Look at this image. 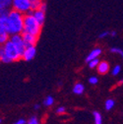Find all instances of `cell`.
<instances>
[{
	"mask_svg": "<svg viewBox=\"0 0 123 124\" xmlns=\"http://www.w3.org/2000/svg\"><path fill=\"white\" fill-rule=\"evenodd\" d=\"M114 105H115V101L113 100H111V99L107 100L105 101V103H104V107H105L106 110H111L112 108L114 107Z\"/></svg>",
	"mask_w": 123,
	"mask_h": 124,
	"instance_id": "cell-15",
	"label": "cell"
},
{
	"mask_svg": "<svg viewBox=\"0 0 123 124\" xmlns=\"http://www.w3.org/2000/svg\"><path fill=\"white\" fill-rule=\"evenodd\" d=\"M42 1H38V2H32V10L36 11V10H38L40 5H41Z\"/></svg>",
	"mask_w": 123,
	"mask_h": 124,
	"instance_id": "cell-20",
	"label": "cell"
},
{
	"mask_svg": "<svg viewBox=\"0 0 123 124\" xmlns=\"http://www.w3.org/2000/svg\"><path fill=\"white\" fill-rule=\"evenodd\" d=\"M93 117H94L95 124H102V116H101V113L100 112L94 111L93 112Z\"/></svg>",
	"mask_w": 123,
	"mask_h": 124,
	"instance_id": "cell-13",
	"label": "cell"
},
{
	"mask_svg": "<svg viewBox=\"0 0 123 124\" xmlns=\"http://www.w3.org/2000/svg\"><path fill=\"white\" fill-rule=\"evenodd\" d=\"M34 17L37 19V21L42 26L44 24V21H45V12L41 11V10H36L35 13H34Z\"/></svg>",
	"mask_w": 123,
	"mask_h": 124,
	"instance_id": "cell-9",
	"label": "cell"
},
{
	"mask_svg": "<svg viewBox=\"0 0 123 124\" xmlns=\"http://www.w3.org/2000/svg\"><path fill=\"white\" fill-rule=\"evenodd\" d=\"M10 40L17 46L18 49L20 50L22 56H23V53L26 49V45H25V41H24V39H23V36L22 34H16V35H11V38H10Z\"/></svg>",
	"mask_w": 123,
	"mask_h": 124,
	"instance_id": "cell-5",
	"label": "cell"
},
{
	"mask_svg": "<svg viewBox=\"0 0 123 124\" xmlns=\"http://www.w3.org/2000/svg\"><path fill=\"white\" fill-rule=\"evenodd\" d=\"M32 2H38V1H42V0H31Z\"/></svg>",
	"mask_w": 123,
	"mask_h": 124,
	"instance_id": "cell-29",
	"label": "cell"
},
{
	"mask_svg": "<svg viewBox=\"0 0 123 124\" xmlns=\"http://www.w3.org/2000/svg\"><path fill=\"white\" fill-rule=\"evenodd\" d=\"M37 54V48H36V45L35 46H30V47H26L22 59H24L25 61H31L35 58Z\"/></svg>",
	"mask_w": 123,
	"mask_h": 124,
	"instance_id": "cell-7",
	"label": "cell"
},
{
	"mask_svg": "<svg viewBox=\"0 0 123 124\" xmlns=\"http://www.w3.org/2000/svg\"><path fill=\"white\" fill-rule=\"evenodd\" d=\"M110 52H112V53H116V54H119L120 56H122V57H123V50H122L121 48H119V47H111V48H110Z\"/></svg>",
	"mask_w": 123,
	"mask_h": 124,
	"instance_id": "cell-19",
	"label": "cell"
},
{
	"mask_svg": "<svg viewBox=\"0 0 123 124\" xmlns=\"http://www.w3.org/2000/svg\"><path fill=\"white\" fill-rule=\"evenodd\" d=\"M13 124H27V121L24 119V118H20L18 120H16Z\"/></svg>",
	"mask_w": 123,
	"mask_h": 124,
	"instance_id": "cell-25",
	"label": "cell"
},
{
	"mask_svg": "<svg viewBox=\"0 0 123 124\" xmlns=\"http://www.w3.org/2000/svg\"><path fill=\"white\" fill-rule=\"evenodd\" d=\"M118 84H119V85H122V84H123V79H122V80H121V81H120Z\"/></svg>",
	"mask_w": 123,
	"mask_h": 124,
	"instance_id": "cell-30",
	"label": "cell"
},
{
	"mask_svg": "<svg viewBox=\"0 0 123 124\" xmlns=\"http://www.w3.org/2000/svg\"><path fill=\"white\" fill-rule=\"evenodd\" d=\"M41 25L37 21L34 16L31 15H25V21H24V32L29 33L31 35H34L38 37L41 32Z\"/></svg>",
	"mask_w": 123,
	"mask_h": 124,
	"instance_id": "cell-2",
	"label": "cell"
},
{
	"mask_svg": "<svg viewBox=\"0 0 123 124\" xmlns=\"http://www.w3.org/2000/svg\"><path fill=\"white\" fill-rule=\"evenodd\" d=\"M65 112H66V108H65V106H59V107L56 108V113L59 114V115L64 114Z\"/></svg>",
	"mask_w": 123,
	"mask_h": 124,
	"instance_id": "cell-22",
	"label": "cell"
},
{
	"mask_svg": "<svg viewBox=\"0 0 123 124\" xmlns=\"http://www.w3.org/2000/svg\"><path fill=\"white\" fill-rule=\"evenodd\" d=\"M9 33H1L0 34V43H1L2 45L4 43H6L10 39H9Z\"/></svg>",
	"mask_w": 123,
	"mask_h": 124,
	"instance_id": "cell-16",
	"label": "cell"
},
{
	"mask_svg": "<svg viewBox=\"0 0 123 124\" xmlns=\"http://www.w3.org/2000/svg\"><path fill=\"white\" fill-rule=\"evenodd\" d=\"M24 21L25 15L16 10L12 9L8 15L7 31L10 35L22 34L24 32Z\"/></svg>",
	"mask_w": 123,
	"mask_h": 124,
	"instance_id": "cell-1",
	"label": "cell"
},
{
	"mask_svg": "<svg viewBox=\"0 0 123 124\" xmlns=\"http://www.w3.org/2000/svg\"><path fill=\"white\" fill-rule=\"evenodd\" d=\"M85 92V87L81 83H76L73 87V93L75 95H82Z\"/></svg>",
	"mask_w": 123,
	"mask_h": 124,
	"instance_id": "cell-11",
	"label": "cell"
},
{
	"mask_svg": "<svg viewBox=\"0 0 123 124\" xmlns=\"http://www.w3.org/2000/svg\"><path fill=\"white\" fill-rule=\"evenodd\" d=\"M120 71H121V66H120V65H116V66L112 69L111 74H112L113 76H117V75L120 73Z\"/></svg>",
	"mask_w": 123,
	"mask_h": 124,
	"instance_id": "cell-21",
	"label": "cell"
},
{
	"mask_svg": "<svg viewBox=\"0 0 123 124\" xmlns=\"http://www.w3.org/2000/svg\"><path fill=\"white\" fill-rule=\"evenodd\" d=\"M39 107H40V105H39V104H35V105H34V108H35L36 110H37V109H38Z\"/></svg>",
	"mask_w": 123,
	"mask_h": 124,
	"instance_id": "cell-28",
	"label": "cell"
},
{
	"mask_svg": "<svg viewBox=\"0 0 123 124\" xmlns=\"http://www.w3.org/2000/svg\"><path fill=\"white\" fill-rule=\"evenodd\" d=\"M1 48L3 49L5 55L7 56V58L9 59L10 62H14V61H18L22 58V54L20 52V50L18 49V47L15 45L10 39L4 43Z\"/></svg>",
	"mask_w": 123,
	"mask_h": 124,
	"instance_id": "cell-3",
	"label": "cell"
},
{
	"mask_svg": "<svg viewBox=\"0 0 123 124\" xmlns=\"http://www.w3.org/2000/svg\"><path fill=\"white\" fill-rule=\"evenodd\" d=\"M89 83L91 85H97L99 83V79L97 78V77H91V78L89 79Z\"/></svg>",
	"mask_w": 123,
	"mask_h": 124,
	"instance_id": "cell-23",
	"label": "cell"
},
{
	"mask_svg": "<svg viewBox=\"0 0 123 124\" xmlns=\"http://www.w3.org/2000/svg\"><path fill=\"white\" fill-rule=\"evenodd\" d=\"M99 64H100V60H99V58L94 59V60H91L90 62H88V65H89L90 68H97V67L99 66Z\"/></svg>",
	"mask_w": 123,
	"mask_h": 124,
	"instance_id": "cell-17",
	"label": "cell"
},
{
	"mask_svg": "<svg viewBox=\"0 0 123 124\" xmlns=\"http://www.w3.org/2000/svg\"><path fill=\"white\" fill-rule=\"evenodd\" d=\"M97 68H98V72L100 74H105L109 70V64L105 61H102V62H100V64Z\"/></svg>",
	"mask_w": 123,
	"mask_h": 124,
	"instance_id": "cell-10",
	"label": "cell"
},
{
	"mask_svg": "<svg viewBox=\"0 0 123 124\" xmlns=\"http://www.w3.org/2000/svg\"><path fill=\"white\" fill-rule=\"evenodd\" d=\"M39 10H41V11H43V12L46 11V4L42 2L41 5H40V7H39Z\"/></svg>",
	"mask_w": 123,
	"mask_h": 124,
	"instance_id": "cell-26",
	"label": "cell"
},
{
	"mask_svg": "<svg viewBox=\"0 0 123 124\" xmlns=\"http://www.w3.org/2000/svg\"><path fill=\"white\" fill-rule=\"evenodd\" d=\"M13 9L26 15L30 10H32V1L31 0H13Z\"/></svg>",
	"mask_w": 123,
	"mask_h": 124,
	"instance_id": "cell-4",
	"label": "cell"
},
{
	"mask_svg": "<svg viewBox=\"0 0 123 124\" xmlns=\"http://www.w3.org/2000/svg\"><path fill=\"white\" fill-rule=\"evenodd\" d=\"M53 103H54V98L51 97V96H47L46 98L43 100V105L44 106L49 107V106L53 105Z\"/></svg>",
	"mask_w": 123,
	"mask_h": 124,
	"instance_id": "cell-14",
	"label": "cell"
},
{
	"mask_svg": "<svg viewBox=\"0 0 123 124\" xmlns=\"http://www.w3.org/2000/svg\"><path fill=\"white\" fill-rule=\"evenodd\" d=\"M13 6V0H0V9H9Z\"/></svg>",
	"mask_w": 123,
	"mask_h": 124,
	"instance_id": "cell-12",
	"label": "cell"
},
{
	"mask_svg": "<svg viewBox=\"0 0 123 124\" xmlns=\"http://www.w3.org/2000/svg\"><path fill=\"white\" fill-rule=\"evenodd\" d=\"M116 32H114V31H112V32H110V37H116Z\"/></svg>",
	"mask_w": 123,
	"mask_h": 124,
	"instance_id": "cell-27",
	"label": "cell"
},
{
	"mask_svg": "<svg viewBox=\"0 0 123 124\" xmlns=\"http://www.w3.org/2000/svg\"><path fill=\"white\" fill-rule=\"evenodd\" d=\"M108 36H110V32H108V31H104V32H102V33L100 34L99 38L100 39H104V38L108 37Z\"/></svg>",
	"mask_w": 123,
	"mask_h": 124,
	"instance_id": "cell-24",
	"label": "cell"
},
{
	"mask_svg": "<svg viewBox=\"0 0 123 124\" xmlns=\"http://www.w3.org/2000/svg\"><path fill=\"white\" fill-rule=\"evenodd\" d=\"M27 124H39V121H38V117L36 115H34L27 121Z\"/></svg>",
	"mask_w": 123,
	"mask_h": 124,
	"instance_id": "cell-18",
	"label": "cell"
},
{
	"mask_svg": "<svg viewBox=\"0 0 123 124\" xmlns=\"http://www.w3.org/2000/svg\"><path fill=\"white\" fill-rule=\"evenodd\" d=\"M101 54V49L100 48H95V49H93L92 50L89 54H88V56H87V58H86V61L87 62H90L91 60H94V59H97V58H99V56Z\"/></svg>",
	"mask_w": 123,
	"mask_h": 124,
	"instance_id": "cell-8",
	"label": "cell"
},
{
	"mask_svg": "<svg viewBox=\"0 0 123 124\" xmlns=\"http://www.w3.org/2000/svg\"><path fill=\"white\" fill-rule=\"evenodd\" d=\"M22 36H23V39H24V41H25L26 47H30V46H35L36 45V43L38 41V37H36L34 35H31L29 33H25V32L22 33Z\"/></svg>",
	"mask_w": 123,
	"mask_h": 124,
	"instance_id": "cell-6",
	"label": "cell"
}]
</instances>
